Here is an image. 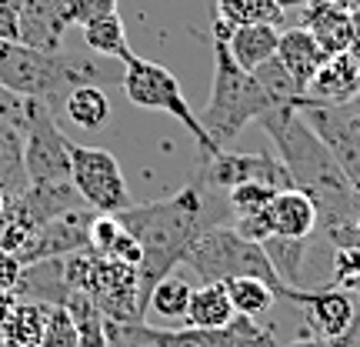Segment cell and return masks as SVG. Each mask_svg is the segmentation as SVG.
Masks as SVG:
<instances>
[{
    "label": "cell",
    "instance_id": "cell-1",
    "mask_svg": "<svg viewBox=\"0 0 360 347\" xmlns=\"http://www.w3.org/2000/svg\"><path fill=\"white\" fill-rule=\"evenodd\" d=\"M224 210H231L224 194L204 187L200 180H191L174 197L130 204L127 210L117 214V220L137 237V244L143 251L141 267H137L143 317H147L150 291L167 274H174V267L184 264V254L191 251V244L200 234L224 224Z\"/></svg>",
    "mask_w": 360,
    "mask_h": 347
},
{
    "label": "cell",
    "instance_id": "cell-2",
    "mask_svg": "<svg viewBox=\"0 0 360 347\" xmlns=\"http://www.w3.org/2000/svg\"><path fill=\"white\" fill-rule=\"evenodd\" d=\"M257 124L274 137L277 151H281V164L287 168L294 187L317 204V217H321L317 231H323V241L330 247L360 244V194L350 187L347 174L334 160L330 147L314 134V127L300 117V111L283 117H260Z\"/></svg>",
    "mask_w": 360,
    "mask_h": 347
},
{
    "label": "cell",
    "instance_id": "cell-3",
    "mask_svg": "<svg viewBox=\"0 0 360 347\" xmlns=\"http://www.w3.org/2000/svg\"><path fill=\"white\" fill-rule=\"evenodd\" d=\"M227 30L231 27L224 20L210 24V47H214V84H210V101H207L200 127L207 130V137L227 147L231 141L240 137V130L247 124H254L270 111V101L260 80L254 74H247L244 67H237V61L227 51Z\"/></svg>",
    "mask_w": 360,
    "mask_h": 347
},
{
    "label": "cell",
    "instance_id": "cell-4",
    "mask_svg": "<svg viewBox=\"0 0 360 347\" xmlns=\"http://www.w3.org/2000/svg\"><path fill=\"white\" fill-rule=\"evenodd\" d=\"M107 77L87 57L70 53H44L20 40H0V84L13 94H24L34 101H44L53 114L64 107L67 94L80 84Z\"/></svg>",
    "mask_w": 360,
    "mask_h": 347
},
{
    "label": "cell",
    "instance_id": "cell-5",
    "mask_svg": "<svg viewBox=\"0 0 360 347\" xmlns=\"http://www.w3.org/2000/svg\"><path fill=\"white\" fill-rule=\"evenodd\" d=\"M184 267H191L200 284L207 281H231V277H257V281L270 284L277 297H287L294 287H287L281 281V274L274 270L267 251L257 241H247L233 231V224H217L204 231L191 244V251L184 254Z\"/></svg>",
    "mask_w": 360,
    "mask_h": 347
},
{
    "label": "cell",
    "instance_id": "cell-6",
    "mask_svg": "<svg viewBox=\"0 0 360 347\" xmlns=\"http://www.w3.org/2000/svg\"><path fill=\"white\" fill-rule=\"evenodd\" d=\"M110 347H277L260 321L233 317L227 327H150L143 321H107Z\"/></svg>",
    "mask_w": 360,
    "mask_h": 347
},
{
    "label": "cell",
    "instance_id": "cell-7",
    "mask_svg": "<svg viewBox=\"0 0 360 347\" xmlns=\"http://www.w3.org/2000/svg\"><path fill=\"white\" fill-rule=\"evenodd\" d=\"M120 64H124L120 87H124V94H127V101L134 107H141V111H160V114H170L177 124H184V130L197 141L200 157H214L217 151H224V147H217V144L207 137V130L200 127V117L191 111V103H187L184 90H180V80L170 74L167 67L154 64L147 57H137V53H127Z\"/></svg>",
    "mask_w": 360,
    "mask_h": 347
},
{
    "label": "cell",
    "instance_id": "cell-8",
    "mask_svg": "<svg viewBox=\"0 0 360 347\" xmlns=\"http://www.w3.org/2000/svg\"><path fill=\"white\" fill-rule=\"evenodd\" d=\"M70 151V184L80 194V201L97 210V214H120L127 210L130 201L124 170L117 164V157L101 147H84V144L67 141Z\"/></svg>",
    "mask_w": 360,
    "mask_h": 347
},
{
    "label": "cell",
    "instance_id": "cell-9",
    "mask_svg": "<svg viewBox=\"0 0 360 347\" xmlns=\"http://www.w3.org/2000/svg\"><path fill=\"white\" fill-rule=\"evenodd\" d=\"M197 180L227 197L231 187H240V184H267V187H277V191H287L294 187V180L287 174V168L281 164V157H270L267 151H257V154H233V151H217L214 157H200V170H197Z\"/></svg>",
    "mask_w": 360,
    "mask_h": 347
},
{
    "label": "cell",
    "instance_id": "cell-10",
    "mask_svg": "<svg viewBox=\"0 0 360 347\" xmlns=\"http://www.w3.org/2000/svg\"><path fill=\"white\" fill-rule=\"evenodd\" d=\"M24 168L30 184H70V151L57 127V114L37 101L24 134Z\"/></svg>",
    "mask_w": 360,
    "mask_h": 347
},
{
    "label": "cell",
    "instance_id": "cell-11",
    "mask_svg": "<svg viewBox=\"0 0 360 347\" xmlns=\"http://www.w3.org/2000/svg\"><path fill=\"white\" fill-rule=\"evenodd\" d=\"M300 117L307 120L314 134L321 137L340 170L347 174L350 187L360 194V130L354 127V114L360 111V97L350 103H337V107H323V103H300L297 107Z\"/></svg>",
    "mask_w": 360,
    "mask_h": 347
},
{
    "label": "cell",
    "instance_id": "cell-12",
    "mask_svg": "<svg viewBox=\"0 0 360 347\" xmlns=\"http://www.w3.org/2000/svg\"><path fill=\"white\" fill-rule=\"evenodd\" d=\"M97 210L90 207H74L60 217L40 224L34 237L27 241V247L17 254L20 264H37V260H53V258H67V254H77L84 247H90V220Z\"/></svg>",
    "mask_w": 360,
    "mask_h": 347
},
{
    "label": "cell",
    "instance_id": "cell-13",
    "mask_svg": "<svg viewBox=\"0 0 360 347\" xmlns=\"http://www.w3.org/2000/svg\"><path fill=\"white\" fill-rule=\"evenodd\" d=\"M287 297L304 308V314H307L310 327L317 331V337H340L360 327L357 301H354L350 291L337 287V284H327V287H317V291L294 287Z\"/></svg>",
    "mask_w": 360,
    "mask_h": 347
},
{
    "label": "cell",
    "instance_id": "cell-14",
    "mask_svg": "<svg viewBox=\"0 0 360 347\" xmlns=\"http://www.w3.org/2000/svg\"><path fill=\"white\" fill-rule=\"evenodd\" d=\"M360 97V61L354 53H330L321 64L307 84L300 103H323V107H337V103H350Z\"/></svg>",
    "mask_w": 360,
    "mask_h": 347
},
{
    "label": "cell",
    "instance_id": "cell-15",
    "mask_svg": "<svg viewBox=\"0 0 360 347\" xmlns=\"http://www.w3.org/2000/svg\"><path fill=\"white\" fill-rule=\"evenodd\" d=\"M300 27L327 53H350V0H310L304 4Z\"/></svg>",
    "mask_w": 360,
    "mask_h": 347
},
{
    "label": "cell",
    "instance_id": "cell-16",
    "mask_svg": "<svg viewBox=\"0 0 360 347\" xmlns=\"http://www.w3.org/2000/svg\"><path fill=\"white\" fill-rule=\"evenodd\" d=\"M267 217H270V237H287V241H310L317 224H321L317 204L297 187L274 194V201L267 204Z\"/></svg>",
    "mask_w": 360,
    "mask_h": 347
},
{
    "label": "cell",
    "instance_id": "cell-17",
    "mask_svg": "<svg viewBox=\"0 0 360 347\" xmlns=\"http://www.w3.org/2000/svg\"><path fill=\"white\" fill-rule=\"evenodd\" d=\"M67 24L51 0H20V44L44 53H60Z\"/></svg>",
    "mask_w": 360,
    "mask_h": 347
},
{
    "label": "cell",
    "instance_id": "cell-18",
    "mask_svg": "<svg viewBox=\"0 0 360 347\" xmlns=\"http://www.w3.org/2000/svg\"><path fill=\"white\" fill-rule=\"evenodd\" d=\"M330 53L323 51L317 40L310 37L304 27H290L281 30V44H277V61L283 64V70L294 77V84L300 90H307V84L314 80V74L321 70V64Z\"/></svg>",
    "mask_w": 360,
    "mask_h": 347
},
{
    "label": "cell",
    "instance_id": "cell-19",
    "mask_svg": "<svg viewBox=\"0 0 360 347\" xmlns=\"http://www.w3.org/2000/svg\"><path fill=\"white\" fill-rule=\"evenodd\" d=\"M277 44H281V27L274 24H247L227 30V51L237 61V67H244L247 74H254L257 67L274 61Z\"/></svg>",
    "mask_w": 360,
    "mask_h": 347
},
{
    "label": "cell",
    "instance_id": "cell-20",
    "mask_svg": "<svg viewBox=\"0 0 360 347\" xmlns=\"http://www.w3.org/2000/svg\"><path fill=\"white\" fill-rule=\"evenodd\" d=\"M233 317H237V310H233L224 281H207L200 287H193L191 308H187V327H227Z\"/></svg>",
    "mask_w": 360,
    "mask_h": 347
},
{
    "label": "cell",
    "instance_id": "cell-21",
    "mask_svg": "<svg viewBox=\"0 0 360 347\" xmlns=\"http://www.w3.org/2000/svg\"><path fill=\"white\" fill-rule=\"evenodd\" d=\"M47 310L51 304L44 301H24L17 297L13 310L7 314V321L0 327V344L4 347H37L44 324H47Z\"/></svg>",
    "mask_w": 360,
    "mask_h": 347
},
{
    "label": "cell",
    "instance_id": "cell-22",
    "mask_svg": "<svg viewBox=\"0 0 360 347\" xmlns=\"http://www.w3.org/2000/svg\"><path fill=\"white\" fill-rule=\"evenodd\" d=\"M210 20H224L227 27H247V24L283 27L287 13H283L277 0H217Z\"/></svg>",
    "mask_w": 360,
    "mask_h": 347
},
{
    "label": "cell",
    "instance_id": "cell-23",
    "mask_svg": "<svg viewBox=\"0 0 360 347\" xmlns=\"http://www.w3.org/2000/svg\"><path fill=\"white\" fill-rule=\"evenodd\" d=\"M30 187L24 168V134L0 120V191L17 197Z\"/></svg>",
    "mask_w": 360,
    "mask_h": 347
},
{
    "label": "cell",
    "instance_id": "cell-24",
    "mask_svg": "<svg viewBox=\"0 0 360 347\" xmlns=\"http://www.w3.org/2000/svg\"><path fill=\"white\" fill-rule=\"evenodd\" d=\"M64 114L80 130H101L110 120V101H107V94L97 84H80V87L67 94Z\"/></svg>",
    "mask_w": 360,
    "mask_h": 347
},
{
    "label": "cell",
    "instance_id": "cell-25",
    "mask_svg": "<svg viewBox=\"0 0 360 347\" xmlns=\"http://www.w3.org/2000/svg\"><path fill=\"white\" fill-rule=\"evenodd\" d=\"M227 284V294H231V304L240 317H250V321H260L267 317L274 301H277V291L270 284L257 281V277H231Z\"/></svg>",
    "mask_w": 360,
    "mask_h": 347
},
{
    "label": "cell",
    "instance_id": "cell-26",
    "mask_svg": "<svg viewBox=\"0 0 360 347\" xmlns=\"http://www.w3.org/2000/svg\"><path fill=\"white\" fill-rule=\"evenodd\" d=\"M84 44H87L94 53H101V57H117V61H124L130 51L127 44V30H124V20H120V13H103L97 20H90L84 24Z\"/></svg>",
    "mask_w": 360,
    "mask_h": 347
},
{
    "label": "cell",
    "instance_id": "cell-27",
    "mask_svg": "<svg viewBox=\"0 0 360 347\" xmlns=\"http://www.w3.org/2000/svg\"><path fill=\"white\" fill-rule=\"evenodd\" d=\"M264 251H267L274 270L281 274V281L287 287H304V264H307V251L310 241H287V237H267L264 241Z\"/></svg>",
    "mask_w": 360,
    "mask_h": 347
},
{
    "label": "cell",
    "instance_id": "cell-28",
    "mask_svg": "<svg viewBox=\"0 0 360 347\" xmlns=\"http://www.w3.org/2000/svg\"><path fill=\"white\" fill-rule=\"evenodd\" d=\"M64 308L70 310L74 327H77V347H110L107 344V317L94 308V301L87 294L70 291Z\"/></svg>",
    "mask_w": 360,
    "mask_h": 347
},
{
    "label": "cell",
    "instance_id": "cell-29",
    "mask_svg": "<svg viewBox=\"0 0 360 347\" xmlns=\"http://www.w3.org/2000/svg\"><path fill=\"white\" fill-rule=\"evenodd\" d=\"M193 287L177 274H167L164 281L150 291L147 310H154L160 321H187V308H191Z\"/></svg>",
    "mask_w": 360,
    "mask_h": 347
},
{
    "label": "cell",
    "instance_id": "cell-30",
    "mask_svg": "<svg viewBox=\"0 0 360 347\" xmlns=\"http://www.w3.org/2000/svg\"><path fill=\"white\" fill-rule=\"evenodd\" d=\"M60 20L67 27H84L90 20H97L103 13H114L117 11V0H51Z\"/></svg>",
    "mask_w": 360,
    "mask_h": 347
},
{
    "label": "cell",
    "instance_id": "cell-31",
    "mask_svg": "<svg viewBox=\"0 0 360 347\" xmlns=\"http://www.w3.org/2000/svg\"><path fill=\"white\" fill-rule=\"evenodd\" d=\"M37 347H77V327H74L70 310L60 308V304H51Z\"/></svg>",
    "mask_w": 360,
    "mask_h": 347
},
{
    "label": "cell",
    "instance_id": "cell-32",
    "mask_svg": "<svg viewBox=\"0 0 360 347\" xmlns=\"http://www.w3.org/2000/svg\"><path fill=\"white\" fill-rule=\"evenodd\" d=\"M277 187H267V184H240V187H231L227 191V207H231L237 217H247V214H257L274 201Z\"/></svg>",
    "mask_w": 360,
    "mask_h": 347
},
{
    "label": "cell",
    "instance_id": "cell-33",
    "mask_svg": "<svg viewBox=\"0 0 360 347\" xmlns=\"http://www.w3.org/2000/svg\"><path fill=\"white\" fill-rule=\"evenodd\" d=\"M101 258H107V260H120V264H130V267H141V258H143V251H141V244H137V237L120 224V234H117L114 241L107 244V251H103Z\"/></svg>",
    "mask_w": 360,
    "mask_h": 347
},
{
    "label": "cell",
    "instance_id": "cell-34",
    "mask_svg": "<svg viewBox=\"0 0 360 347\" xmlns=\"http://www.w3.org/2000/svg\"><path fill=\"white\" fill-rule=\"evenodd\" d=\"M0 40H20V0H0Z\"/></svg>",
    "mask_w": 360,
    "mask_h": 347
},
{
    "label": "cell",
    "instance_id": "cell-35",
    "mask_svg": "<svg viewBox=\"0 0 360 347\" xmlns=\"http://www.w3.org/2000/svg\"><path fill=\"white\" fill-rule=\"evenodd\" d=\"M20 277H24V264L17 260V254L0 251V291L13 294V291H17V284H20Z\"/></svg>",
    "mask_w": 360,
    "mask_h": 347
},
{
    "label": "cell",
    "instance_id": "cell-36",
    "mask_svg": "<svg viewBox=\"0 0 360 347\" xmlns=\"http://www.w3.org/2000/svg\"><path fill=\"white\" fill-rule=\"evenodd\" d=\"M357 337H360V327L340 337H307V341H294V344H287V347H354Z\"/></svg>",
    "mask_w": 360,
    "mask_h": 347
},
{
    "label": "cell",
    "instance_id": "cell-37",
    "mask_svg": "<svg viewBox=\"0 0 360 347\" xmlns=\"http://www.w3.org/2000/svg\"><path fill=\"white\" fill-rule=\"evenodd\" d=\"M350 53L360 57V0H350Z\"/></svg>",
    "mask_w": 360,
    "mask_h": 347
},
{
    "label": "cell",
    "instance_id": "cell-38",
    "mask_svg": "<svg viewBox=\"0 0 360 347\" xmlns=\"http://www.w3.org/2000/svg\"><path fill=\"white\" fill-rule=\"evenodd\" d=\"M13 304H17V294H7V291H0V327H4V321H7V314L13 310Z\"/></svg>",
    "mask_w": 360,
    "mask_h": 347
},
{
    "label": "cell",
    "instance_id": "cell-39",
    "mask_svg": "<svg viewBox=\"0 0 360 347\" xmlns=\"http://www.w3.org/2000/svg\"><path fill=\"white\" fill-rule=\"evenodd\" d=\"M277 4L287 11V7H304V4H310V0H277Z\"/></svg>",
    "mask_w": 360,
    "mask_h": 347
},
{
    "label": "cell",
    "instance_id": "cell-40",
    "mask_svg": "<svg viewBox=\"0 0 360 347\" xmlns=\"http://www.w3.org/2000/svg\"><path fill=\"white\" fill-rule=\"evenodd\" d=\"M4 204H7V194L0 191V214H4Z\"/></svg>",
    "mask_w": 360,
    "mask_h": 347
},
{
    "label": "cell",
    "instance_id": "cell-41",
    "mask_svg": "<svg viewBox=\"0 0 360 347\" xmlns=\"http://www.w3.org/2000/svg\"><path fill=\"white\" fill-rule=\"evenodd\" d=\"M204 4H207V11L214 13V4H217V0H204Z\"/></svg>",
    "mask_w": 360,
    "mask_h": 347
},
{
    "label": "cell",
    "instance_id": "cell-42",
    "mask_svg": "<svg viewBox=\"0 0 360 347\" xmlns=\"http://www.w3.org/2000/svg\"><path fill=\"white\" fill-rule=\"evenodd\" d=\"M354 127L360 130V111H357V114H354Z\"/></svg>",
    "mask_w": 360,
    "mask_h": 347
},
{
    "label": "cell",
    "instance_id": "cell-43",
    "mask_svg": "<svg viewBox=\"0 0 360 347\" xmlns=\"http://www.w3.org/2000/svg\"><path fill=\"white\" fill-rule=\"evenodd\" d=\"M357 308H360V284H357Z\"/></svg>",
    "mask_w": 360,
    "mask_h": 347
},
{
    "label": "cell",
    "instance_id": "cell-44",
    "mask_svg": "<svg viewBox=\"0 0 360 347\" xmlns=\"http://www.w3.org/2000/svg\"><path fill=\"white\" fill-rule=\"evenodd\" d=\"M357 237H360V217H357Z\"/></svg>",
    "mask_w": 360,
    "mask_h": 347
},
{
    "label": "cell",
    "instance_id": "cell-45",
    "mask_svg": "<svg viewBox=\"0 0 360 347\" xmlns=\"http://www.w3.org/2000/svg\"><path fill=\"white\" fill-rule=\"evenodd\" d=\"M357 61H360V57H357Z\"/></svg>",
    "mask_w": 360,
    "mask_h": 347
}]
</instances>
